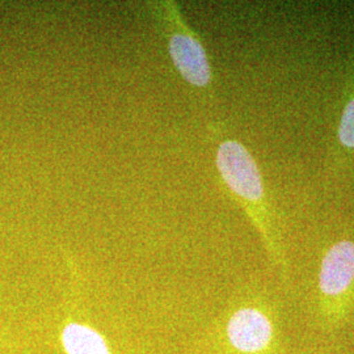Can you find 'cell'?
<instances>
[{"label": "cell", "instance_id": "obj_1", "mask_svg": "<svg viewBox=\"0 0 354 354\" xmlns=\"http://www.w3.org/2000/svg\"><path fill=\"white\" fill-rule=\"evenodd\" d=\"M215 165L230 192L259 230L273 261L283 268L285 259L274 219L266 201L260 168L252 153L239 140L226 137L216 145Z\"/></svg>", "mask_w": 354, "mask_h": 354}, {"label": "cell", "instance_id": "obj_2", "mask_svg": "<svg viewBox=\"0 0 354 354\" xmlns=\"http://www.w3.org/2000/svg\"><path fill=\"white\" fill-rule=\"evenodd\" d=\"M354 306V241L332 244L319 270V308L329 327L349 317Z\"/></svg>", "mask_w": 354, "mask_h": 354}, {"label": "cell", "instance_id": "obj_3", "mask_svg": "<svg viewBox=\"0 0 354 354\" xmlns=\"http://www.w3.org/2000/svg\"><path fill=\"white\" fill-rule=\"evenodd\" d=\"M159 8L167 26L168 54L177 73L192 87H210L212 66L203 42L185 24L175 3L163 1Z\"/></svg>", "mask_w": 354, "mask_h": 354}, {"label": "cell", "instance_id": "obj_4", "mask_svg": "<svg viewBox=\"0 0 354 354\" xmlns=\"http://www.w3.org/2000/svg\"><path fill=\"white\" fill-rule=\"evenodd\" d=\"M227 337L241 353H268L276 342V328L272 319L260 308L243 307L230 317Z\"/></svg>", "mask_w": 354, "mask_h": 354}, {"label": "cell", "instance_id": "obj_5", "mask_svg": "<svg viewBox=\"0 0 354 354\" xmlns=\"http://www.w3.org/2000/svg\"><path fill=\"white\" fill-rule=\"evenodd\" d=\"M62 344L67 354H111L102 336L83 324H68L62 332Z\"/></svg>", "mask_w": 354, "mask_h": 354}, {"label": "cell", "instance_id": "obj_6", "mask_svg": "<svg viewBox=\"0 0 354 354\" xmlns=\"http://www.w3.org/2000/svg\"><path fill=\"white\" fill-rule=\"evenodd\" d=\"M337 137L344 152L354 155V86L342 111Z\"/></svg>", "mask_w": 354, "mask_h": 354}]
</instances>
